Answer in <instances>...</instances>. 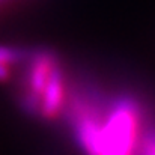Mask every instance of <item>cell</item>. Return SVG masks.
I'll return each mask as SVG.
<instances>
[{
  "label": "cell",
  "instance_id": "1",
  "mask_svg": "<svg viewBox=\"0 0 155 155\" xmlns=\"http://www.w3.org/2000/svg\"><path fill=\"white\" fill-rule=\"evenodd\" d=\"M148 124L145 105L133 95L104 100L100 113L98 155H137Z\"/></svg>",
  "mask_w": 155,
  "mask_h": 155
},
{
  "label": "cell",
  "instance_id": "2",
  "mask_svg": "<svg viewBox=\"0 0 155 155\" xmlns=\"http://www.w3.org/2000/svg\"><path fill=\"white\" fill-rule=\"evenodd\" d=\"M57 63H60L57 56L50 50H33L26 54L21 63L23 75L17 87V100L26 113L38 114L41 95Z\"/></svg>",
  "mask_w": 155,
  "mask_h": 155
},
{
  "label": "cell",
  "instance_id": "3",
  "mask_svg": "<svg viewBox=\"0 0 155 155\" xmlns=\"http://www.w3.org/2000/svg\"><path fill=\"white\" fill-rule=\"evenodd\" d=\"M66 98H68V89L65 81V72L60 63H57L41 95L38 116H41L45 120L57 119L63 113Z\"/></svg>",
  "mask_w": 155,
  "mask_h": 155
},
{
  "label": "cell",
  "instance_id": "4",
  "mask_svg": "<svg viewBox=\"0 0 155 155\" xmlns=\"http://www.w3.org/2000/svg\"><path fill=\"white\" fill-rule=\"evenodd\" d=\"M27 51H24L23 48L0 44V83L11 81L14 69L23 63Z\"/></svg>",
  "mask_w": 155,
  "mask_h": 155
},
{
  "label": "cell",
  "instance_id": "5",
  "mask_svg": "<svg viewBox=\"0 0 155 155\" xmlns=\"http://www.w3.org/2000/svg\"><path fill=\"white\" fill-rule=\"evenodd\" d=\"M137 155H155V125L146 124L143 128Z\"/></svg>",
  "mask_w": 155,
  "mask_h": 155
},
{
  "label": "cell",
  "instance_id": "6",
  "mask_svg": "<svg viewBox=\"0 0 155 155\" xmlns=\"http://www.w3.org/2000/svg\"><path fill=\"white\" fill-rule=\"evenodd\" d=\"M5 2H9V0H0V6H2V5H3Z\"/></svg>",
  "mask_w": 155,
  "mask_h": 155
}]
</instances>
